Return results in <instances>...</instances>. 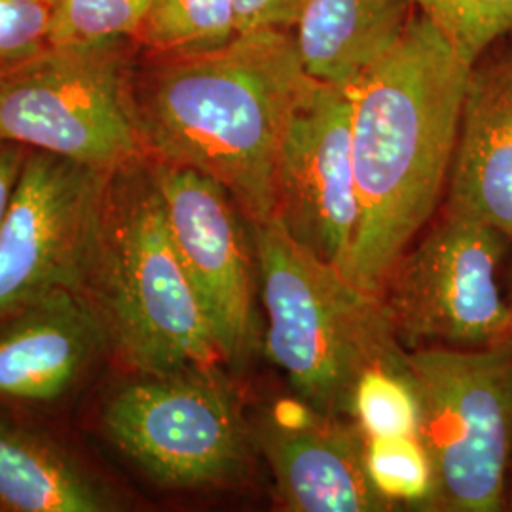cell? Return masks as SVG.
Listing matches in <instances>:
<instances>
[{
    "mask_svg": "<svg viewBox=\"0 0 512 512\" xmlns=\"http://www.w3.org/2000/svg\"><path fill=\"white\" fill-rule=\"evenodd\" d=\"M315 84L291 29H258L209 54L137 48L129 107L147 156L215 179L258 224L275 217L283 143Z\"/></svg>",
    "mask_w": 512,
    "mask_h": 512,
    "instance_id": "obj_1",
    "label": "cell"
},
{
    "mask_svg": "<svg viewBox=\"0 0 512 512\" xmlns=\"http://www.w3.org/2000/svg\"><path fill=\"white\" fill-rule=\"evenodd\" d=\"M473 63L416 10L401 38L349 84L359 222L346 272L382 294L448 183Z\"/></svg>",
    "mask_w": 512,
    "mask_h": 512,
    "instance_id": "obj_2",
    "label": "cell"
},
{
    "mask_svg": "<svg viewBox=\"0 0 512 512\" xmlns=\"http://www.w3.org/2000/svg\"><path fill=\"white\" fill-rule=\"evenodd\" d=\"M86 294L103 319L110 351L135 374L162 376L224 361L145 154L110 175Z\"/></svg>",
    "mask_w": 512,
    "mask_h": 512,
    "instance_id": "obj_3",
    "label": "cell"
},
{
    "mask_svg": "<svg viewBox=\"0 0 512 512\" xmlns=\"http://www.w3.org/2000/svg\"><path fill=\"white\" fill-rule=\"evenodd\" d=\"M253 247L270 359L296 401L327 418L351 414L368 368L406 365L382 294L311 255L275 217L253 224Z\"/></svg>",
    "mask_w": 512,
    "mask_h": 512,
    "instance_id": "obj_4",
    "label": "cell"
},
{
    "mask_svg": "<svg viewBox=\"0 0 512 512\" xmlns=\"http://www.w3.org/2000/svg\"><path fill=\"white\" fill-rule=\"evenodd\" d=\"M133 40L48 44L0 69V139L114 171L143 156L129 107Z\"/></svg>",
    "mask_w": 512,
    "mask_h": 512,
    "instance_id": "obj_5",
    "label": "cell"
},
{
    "mask_svg": "<svg viewBox=\"0 0 512 512\" xmlns=\"http://www.w3.org/2000/svg\"><path fill=\"white\" fill-rule=\"evenodd\" d=\"M406 361L435 475L433 509L501 511L512 450V346H431Z\"/></svg>",
    "mask_w": 512,
    "mask_h": 512,
    "instance_id": "obj_6",
    "label": "cell"
},
{
    "mask_svg": "<svg viewBox=\"0 0 512 512\" xmlns=\"http://www.w3.org/2000/svg\"><path fill=\"white\" fill-rule=\"evenodd\" d=\"M105 437L156 484L203 490L247 475L251 431L217 366L135 374L101 414Z\"/></svg>",
    "mask_w": 512,
    "mask_h": 512,
    "instance_id": "obj_7",
    "label": "cell"
},
{
    "mask_svg": "<svg viewBox=\"0 0 512 512\" xmlns=\"http://www.w3.org/2000/svg\"><path fill=\"white\" fill-rule=\"evenodd\" d=\"M507 241L492 224L444 209V219L387 279L397 338L408 348L512 346V306L497 283Z\"/></svg>",
    "mask_w": 512,
    "mask_h": 512,
    "instance_id": "obj_8",
    "label": "cell"
},
{
    "mask_svg": "<svg viewBox=\"0 0 512 512\" xmlns=\"http://www.w3.org/2000/svg\"><path fill=\"white\" fill-rule=\"evenodd\" d=\"M112 171L27 150L0 222V319L54 291H88Z\"/></svg>",
    "mask_w": 512,
    "mask_h": 512,
    "instance_id": "obj_9",
    "label": "cell"
},
{
    "mask_svg": "<svg viewBox=\"0 0 512 512\" xmlns=\"http://www.w3.org/2000/svg\"><path fill=\"white\" fill-rule=\"evenodd\" d=\"M275 219L311 255L346 272L359 222L349 86L317 82L287 131Z\"/></svg>",
    "mask_w": 512,
    "mask_h": 512,
    "instance_id": "obj_10",
    "label": "cell"
},
{
    "mask_svg": "<svg viewBox=\"0 0 512 512\" xmlns=\"http://www.w3.org/2000/svg\"><path fill=\"white\" fill-rule=\"evenodd\" d=\"M147 156V154H145ZM184 270L202 302L224 361L253 338V256L236 200L196 169L147 156Z\"/></svg>",
    "mask_w": 512,
    "mask_h": 512,
    "instance_id": "obj_11",
    "label": "cell"
},
{
    "mask_svg": "<svg viewBox=\"0 0 512 512\" xmlns=\"http://www.w3.org/2000/svg\"><path fill=\"white\" fill-rule=\"evenodd\" d=\"M304 403L277 406L255 429L277 497L293 512H384L393 505L366 471L365 435Z\"/></svg>",
    "mask_w": 512,
    "mask_h": 512,
    "instance_id": "obj_12",
    "label": "cell"
},
{
    "mask_svg": "<svg viewBox=\"0 0 512 512\" xmlns=\"http://www.w3.org/2000/svg\"><path fill=\"white\" fill-rule=\"evenodd\" d=\"M109 349L88 294L54 291L29 302L0 319V403H59Z\"/></svg>",
    "mask_w": 512,
    "mask_h": 512,
    "instance_id": "obj_13",
    "label": "cell"
},
{
    "mask_svg": "<svg viewBox=\"0 0 512 512\" xmlns=\"http://www.w3.org/2000/svg\"><path fill=\"white\" fill-rule=\"evenodd\" d=\"M446 188L448 211L484 220L512 243V33L473 65Z\"/></svg>",
    "mask_w": 512,
    "mask_h": 512,
    "instance_id": "obj_14",
    "label": "cell"
},
{
    "mask_svg": "<svg viewBox=\"0 0 512 512\" xmlns=\"http://www.w3.org/2000/svg\"><path fill=\"white\" fill-rule=\"evenodd\" d=\"M128 499L71 446L0 418V512L124 511Z\"/></svg>",
    "mask_w": 512,
    "mask_h": 512,
    "instance_id": "obj_15",
    "label": "cell"
},
{
    "mask_svg": "<svg viewBox=\"0 0 512 512\" xmlns=\"http://www.w3.org/2000/svg\"><path fill=\"white\" fill-rule=\"evenodd\" d=\"M416 14L412 0H304L293 37L313 80L349 86Z\"/></svg>",
    "mask_w": 512,
    "mask_h": 512,
    "instance_id": "obj_16",
    "label": "cell"
},
{
    "mask_svg": "<svg viewBox=\"0 0 512 512\" xmlns=\"http://www.w3.org/2000/svg\"><path fill=\"white\" fill-rule=\"evenodd\" d=\"M238 35L236 0H152L133 42L143 54L198 55Z\"/></svg>",
    "mask_w": 512,
    "mask_h": 512,
    "instance_id": "obj_17",
    "label": "cell"
},
{
    "mask_svg": "<svg viewBox=\"0 0 512 512\" xmlns=\"http://www.w3.org/2000/svg\"><path fill=\"white\" fill-rule=\"evenodd\" d=\"M349 416L365 437L418 435L420 403L408 361L368 368L355 385Z\"/></svg>",
    "mask_w": 512,
    "mask_h": 512,
    "instance_id": "obj_18",
    "label": "cell"
},
{
    "mask_svg": "<svg viewBox=\"0 0 512 512\" xmlns=\"http://www.w3.org/2000/svg\"><path fill=\"white\" fill-rule=\"evenodd\" d=\"M366 471L391 505H435V475L420 435L365 437Z\"/></svg>",
    "mask_w": 512,
    "mask_h": 512,
    "instance_id": "obj_19",
    "label": "cell"
},
{
    "mask_svg": "<svg viewBox=\"0 0 512 512\" xmlns=\"http://www.w3.org/2000/svg\"><path fill=\"white\" fill-rule=\"evenodd\" d=\"M152 0H50V44L133 40Z\"/></svg>",
    "mask_w": 512,
    "mask_h": 512,
    "instance_id": "obj_20",
    "label": "cell"
},
{
    "mask_svg": "<svg viewBox=\"0 0 512 512\" xmlns=\"http://www.w3.org/2000/svg\"><path fill=\"white\" fill-rule=\"evenodd\" d=\"M412 4L473 65L492 44L512 33V0H412Z\"/></svg>",
    "mask_w": 512,
    "mask_h": 512,
    "instance_id": "obj_21",
    "label": "cell"
},
{
    "mask_svg": "<svg viewBox=\"0 0 512 512\" xmlns=\"http://www.w3.org/2000/svg\"><path fill=\"white\" fill-rule=\"evenodd\" d=\"M50 0H0V69L50 44Z\"/></svg>",
    "mask_w": 512,
    "mask_h": 512,
    "instance_id": "obj_22",
    "label": "cell"
},
{
    "mask_svg": "<svg viewBox=\"0 0 512 512\" xmlns=\"http://www.w3.org/2000/svg\"><path fill=\"white\" fill-rule=\"evenodd\" d=\"M302 4L304 0H236L239 35L258 29H293Z\"/></svg>",
    "mask_w": 512,
    "mask_h": 512,
    "instance_id": "obj_23",
    "label": "cell"
},
{
    "mask_svg": "<svg viewBox=\"0 0 512 512\" xmlns=\"http://www.w3.org/2000/svg\"><path fill=\"white\" fill-rule=\"evenodd\" d=\"M27 150L29 148L21 147L18 143L0 139V222L4 219L10 198L16 190Z\"/></svg>",
    "mask_w": 512,
    "mask_h": 512,
    "instance_id": "obj_24",
    "label": "cell"
},
{
    "mask_svg": "<svg viewBox=\"0 0 512 512\" xmlns=\"http://www.w3.org/2000/svg\"><path fill=\"white\" fill-rule=\"evenodd\" d=\"M509 302H511V306H512V281H511V294H509Z\"/></svg>",
    "mask_w": 512,
    "mask_h": 512,
    "instance_id": "obj_25",
    "label": "cell"
}]
</instances>
